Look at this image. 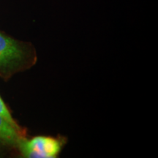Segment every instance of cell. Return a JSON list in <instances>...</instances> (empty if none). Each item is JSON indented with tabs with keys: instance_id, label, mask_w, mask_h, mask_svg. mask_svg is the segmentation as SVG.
Here are the masks:
<instances>
[{
	"instance_id": "3",
	"label": "cell",
	"mask_w": 158,
	"mask_h": 158,
	"mask_svg": "<svg viewBox=\"0 0 158 158\" xmlns=\"http://www.w3.org/2000/svg\"><path fill=\"white\" fill-rule=\"evenodd\" d=\"M21 133L0 115V141L10 146H18L20 139L22 138Z\"/></svg>"
},
{
	"instance_id": "2",
	"label": "cell",
	"mask_w": 158,
	"mask_h": 158,
	"mask_svg": "<svg viewBox=\"0 0 158 158\" xmlns=\"http://www.w3.org/2000/svg\"><path fill=\"white\" fill-rule=\"evenodd\" d=\"M63 144L61 138L40 135L30 140L21 138L18 146L25 157L55 158L62 151Z\"/></svg>"
},
{
	"instance_id": "4",
	"label": "cell",
	"mask_w": 158,
	"mask_h": 158,
	"mask_svg": "<svg viewBox=\"0 0 158 158\" xmlns=\"http://www.w3.org/2000/svg\"><path fill=\"white\" fill-rule=\"evenodd\" d=\"M0 115L5 118L10 124H11L13 127H15V129L19 130L21 132V127L18 125V124L15 122V121L13 119V118L12 117L10 113L8 108L5 103V102L3 101V100L2 99L1 96H0Z\"/></svg>"
},
{
	"instance_id": "1",
	"label": "cell",
	"mask_w": 158,
	"mask_h": 158,
	"mask_svg": "<svg viewBox=\"0 0 158 158\" xmlns=\"http://www.w3.org/2000/svg\"><path fill=\"white\" fill-rule=\"evenodd\" d=\"M36 56L21 43L0 32V73L10 76L18 70L33 64Z\"/></svg>"
}]
</instances>
